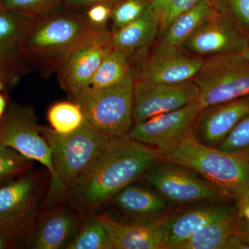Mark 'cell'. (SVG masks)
Listing matches in <instances>:
<instances>
[{
  "label": "cell",
  "mask_w": 249,
  "mask_h": 249,
  "mask_svg": "<svg viewBox=\"0 0 249 249\" xmlns=\"http://www.w3.org/2000/svg\"><path fill=\"white\" fill-rule=\"evenodd\" d=\"M123 220L140 224L160 222L173 211V205L153 187L131 183L111 200Z\"/></svg>",
  "instance_id": "9a60e30c"
},
{
  "label": "cell",
  "mask_w": 249,
  "mask_h": 249,
  "mask_svg": "<svg viewBox=\"0 0 249 249\" xmlns=\"http://www.w3.org/2000/svg\"><path fill=\"white\" fill-rule=\"evenodd\" d=\"M0 2H1V0H0Z\"/></svg>",
  "instance_id": "7bdbcfd3"
},
{
  "label": "cell",
  "mask_w": 249,
  "mask_h": 249,
  "mask_svg": "<svg viewBox=\"0 0 249 249\" xmlns=\"http://www.w3.org/2000/svg\"><path fill=\"white\" fill-rule=\"evenodd\" d=\"M33 160L0 142V186L32 168Z\"/></svg>",
  "instance_id": "4316f807"
},
{
  "label": "cell",
  "mask_w": 249,
  "mask_h": 249,
  "mask_svg": "<svg viewBox=\"0 0 249 249\" xmlns=\"http://www.w3.org/2000/svg\"><path fill=\"white\" fill-rule=\"evenodd\" d=\"M200 111L199 103L194 101L180 109L132 124L127 137L155 147L161 155L193 133Z\"/></svg>",
  "instance_id": "8fae6325"
},
{
  "label": "cell",
  "mask_w": 249,
  "mask_h": 249,
  "mask_svg": "<svg viewBox=\"0 0 249 249\" xmlns=\"http://www.w3.org/2000/svg\"><path fill=\"white\" fill-rule=\"evenodd\" d=\"M0 142L33 161L45 167L51 176L50 188L45 203L49 210L62 200L52 163V149L41 132L34 109L14 106L0 121Z\"/></svg>",
  "instance_id": "8992f818"
},
{
  "label": "cell",
  "mask_w": 249,
  "mask_h": 249,
  "mask_svg": "<svg viewBox=\"0 0 249 249\" xmlns=\"http://www.w3.org/2000/svg\"><path fill=\"white\" fill-rule=\"evenodd\" d=\"M32 19L0 8V57L18 56L21 40Z\"/></svg>",
  "instance_id": "cb8c5ba5"
},
{
  "label": "cell",
  "mask_w": 249,
  "mask_h": 249,
  "mask_svg": "<svg viewBox=\"0 0 249 249\" xmlns=\"http://www.w3.org/2000/svg\"><path fill=\"white\" fill-rule=\"evenodd\" d=\"M3 89V84L1 83V80H0V91Z\"/></svg>",
  "instance_id": "b9f144b4"
},
{
  "label": "cell",
  "mask_w": 249,
  "mask_h": 249,
  "mask_svg": "<svg viewBox=\"0 0 249 249\" xmlns=\"http://www.w3.org/2000/svg\"><path fill=\"white\" fill-rule=\"evenodd\" d=\"M80 225L79 216L66 207L54 208L37 224L31 247L36 249H58L65 247Z\"/></svg>",
  "instance_id": "d6986e66"
},
{
  "label": "cell",
  "mask_w": 249,
  "mask_h": 249,
  "mask_svg": "<svg viewBox=\"0 0 249 249\" xmlns=\"http://www.w3.org/2000/svg\"><path fill=\"white\" fill-rule=\"evenodd\" d=\"M114 48L111 32L106 27L95 29L65 55L57 69L62 88L72 99L89 87L103 60Z\"/></svg>",
  "instance_id": "9c48e42d"
},
{
  "label": "cell",
  "mask_w": 249,
  "mask_h": 249,
  "mask_svg": "<svg viewBox=\"0 0 249 249\" xmlns=\"http://www.w3.org/2000/svg\"><path fill=\"white\" fill-rule=\"evenodd\" d=\"M150 1H151L156 9L160 13V18H161L165 11H166L167 8H168L170 0H150Z\"/></svg>",
  "instance_id": "d590c367"
},
{
  "label": "cell",
  "mask_w": 249,
  "mask_h": 249,
  "mask_svg": "<svg viewBox=\"0 0 249 249\" xmlns=\"http://www.w3.org/2000/svg\"><path fill=\"white\" fill-rule=\"evenodd\" d=\"M218 11L249 36V0H212Z\"/></svg>",
  "instance_id": "f546056e"
},
{
  "label": "cell",
  "mask_w": 249,
  "mask_h": 249,
  "mask_svg": "<svg viewBox=\"0 0 249 249\" xmlns=\"http://www.w3.org/2000/svg\"><path fill=\"white\" fill-rule=\"evenodd\" d=\"M112 8L104 3L93 4L87 11V19L93 25L98 27H106L107 21L110 19Z\"/></svg>",
  "instance_id": "d6a6232c"
},
{
  "label": "cell",
  "mask_w": 249,
  "mask_h": 249,
  "mask_svg": "<svg viewBox=\"0 0 249 249\" xmlns=\"http://www.w3.org/2000/svg\"><path fill=\"white\" fill-rule=\"evenodd\" d=\"M151 4L150 0H124L116 5L111 15V32L138 19Z\"/></svg>",
  "instance_id": "f1b7e54d"
},
{
  "label": "cell",
  "mask_w": 249,
  "mask_h": 249,
  "mask_svg": "<svg viewBox=\"0 0 249 249\" xmlns=\"http://www.w3.org/2000/svg\"><path fill=\"white\" fill-rule=\"evenodd\" d=\"M133 69L119 83L99 89H86L73 98L85 119L110 137L127 136L133 124Z\"/></svg>",
  "instance_id": "5b68a950"
},
{
  "label": "cell",
  "mask_w": 249,
  "mask_h": 249,
  "mask_svg": "<svg viewBox=\"0 0 249 249\" xmlns=\"http://www.w3.org/2000/svg\"><path fill=\"white\" fill-rule=\"evenodd\" d=\"M223 249H249V240L237 231L228 239Z\"/></svg>",
  "instance_id": "836d02e7"
},
{
  "label": "cell",
  "mask_w": 249,
  "mask_h": 249,
  "mask_svg": "<svg viewBox=\"0 0 249 249\" xmlns=\"http://www.w3.org/2000/svg\"><path fill=\"white\" fill-rule=\"evenodd\" d=\"M237 231L249 240V220L240 219Z\"/></svg>",
  "instance_id": "8d00e7d4"
},
{
  "label": "cell",
  "mask_w": 249,
  "mask_h": 249,
  "mask_svg": "<svg viewBox=\"0 0 249 249\" xmlns=\"http://www.w3.org/2000/svg\"><path fill=\"white\" fill-rule=\"evenodd\" d=\"M160 160L194 170L215 187L227 200L238 202L249 191V160L204 145L193 133L169 151L161 154Z\"/></svg>",
  "instance_id": "3957f363"
},
{
  "label": "cell",
  "mask_w": 249,
  "mask_h": 249,
  "mask_svg": "<svg viewBox=\"0 0 249 249\" xmlns=\"http://www.w3.org/2000/svg\"><path fill=\"white\" fill-rule=\"evenodd\" d=\"M6 101L3 95L0 94V121L4 116V111L6 110Z\"/></svg>",
  "instance_id": "f35d334b"
},
{
  "label": "cell",
  "mask_w": 249,
  "mask_h": 249,
  "mask_svg": "<svg viewBox=\"0 0 249 249\" xmlns=\"http://www.w3.org/2000/svg\"><path fill=\"white\" fill-rule=\"evenodd\" d=\"M95 217L106 229L114 249H165L163 226L165 217L152 224L126 222L107 213Z\"/></svg>",
  "instance_id": "ac0fdd59"
},
{
  "label": "cell",
  "mask_w": 249,
  "mask_h": 249,
  "mask_svg": "<svg viewBox=\"0 0 249 249\" xmlns=\"http://www.w3.org/2000/svg\"><path fill=\"white\" fill-rule=\"evenodd\" d=\"M160 32V15L152 3L138 19L111 32V40L114 47L133 55L152 45Z\"/></svg>",
  "instance_id": "ffe728a7"
},
{
  "label": "cell",
  "mask_w": 249,
  "mask_h": 249,
  "mask_svg": "<svg viewBox=\"0 0 249 249\" xmlns=\"http://www.w3.org/2000/svg\"><path fill=\"white\" fill-rule=\"evenodd\" d=\"M240 217L237 203L225 213L206 224L178 249H223L228 239L237 232Z\"/></svg>",
  "instance_id": "44dd1931"
},
{
  "label": "cell",
  "mask_w": 249,
  "mask_h": 249,
  "mask_svg": "<svg viewBox=\"0 0 249 249\" xmlns=\"http://www.w3.org/2000/svg\"><path fill=\"white\" fill-rule=\"evenodd\" d=\"M237 203L240 219L249 220V191L240 201Z\"/></svg>",
  "instance_id": "e575fe53"
},
{
  "label": "cell",
  "mask_w": 249,
  "mask_h": 249,
  "mask_svg": "<svg viewBox=\"0 0 249 249\" xmlns=\"http://www.w3.org/2000/svg\"><path fill=\"white\" fill-rule=\"evenodd\" d=\"M247 42L248 36L226 15L217 11L201 23L178 48L185 53L204 58L242 53Z\"/></svg>",
  "instance_id": "4fadbf2b"
},
{
  "label": "cell",
  "mask_w": 249,
  "mask_h": 249,
  "mask_svg": "<svg viewBox=\"0 0 249 249\" xmlns=\"http://www.w3.org/2000/svg\"><path fill=\"white\" fill-rule=\"evenodd\" d=\"M160 160L155 147L129 138L111 137L86 172L70 188V203L77 210L93 211L126 186L142 178Z\"/></svg>",
  "instance_id": "6da1fadb"
},
{
  "label": "cell",
  "mask_w": 249,
  "mask_h": 249,
  "mask_svg": "<svg viewBox=\"0 0 249 249\" xmlns=\"http://www.w3.org/2000/svg\"><path fill=\"white\" fill-rule=\"evenodd\" d=\"M67 249H114L110 238L104 227L94 217L80 224Z\"/></svg>",
  "instance_id": "d4e9b609"
},
{
  "label": "cell",
  "mask_w": 249,
  "mask_h": 249,
  "mask_svg": "<svg viewBox=\"0 0 249 249\" xmlns=\"http://www.w3.org/2000/svg\"><path fill=\"white\" fill-rule=\"evenodd\" d=\"M249 114V95L201 110L193 134L198 142L216 147Z\"/></svg>",
  "instance_id": "2e32d148"
},
{
  "label": "cell",
  "mask_w": 249,
  "mask_h": 249,
  "mask_svg": "<svg viewBox=\"0 0 249 249\" xmlns=\"http://www.w3.org/2000/svg\"><path fill=\"white\" fill-rule=\"evenodd\" d=\"M6 247V240L3 235L0 233V249H4Z\"/></svg>",
  "instance_id": "60d3db41"
},
{
  "label": "cell",
  "mask_w": 249,
  "mask_h": 249,
  "mask_svg": "<svg viewBox=\"0 0 249 249\" xmlns=\"http://www.w3.org/2000/svg\"><path fill=\"white\" fill-rule=\"evenodd\" d=\"M241 54L244 58L249 60V36H248V42H247V47H246L245 50Z\"/></svg>",
  "instance_id": "ab89813d"
},
{
  "label": "cell",
  "mask_w": 249,
  "mask_h": 249,
  "mask_svg": "<svg viewBox=\"0 0 249 249\" xmlns=\"http://www.w3.org/2000/svg\"><path fill=\"white\" fill-rule=\"evenodd\" d=\"M235 204L222 201L173 210L163 222L165 249H178L196 232L216 218L227 213Z\"/></svg>",
  "instance_id": "e0dca14e"
},
{
  "label": "cell",
  "mask_w": 249,
  "mask_h": 249,
  "mask_svg": "<svg viewBox=\"0 0 249 249\" xmlns=\"http://www.w3.org/2000/svg\"><path fill=\"white\" fill-rule=\"evenodd\" d=\"M43 180L38 174L24 175L0 186V229L9 235L31 230L38 213Z\"/></svg>",
  "instance_id": "30bf717a"
},
{
  "label": "cell",
  "mask_w": 249,
  "mask_h": 249,
  "mask_svg": "<svg viewBox=\"0 0 249 249\" xmlns=\"http://www.w3.org/2000/svg\"><path fill=\"white\" fill-rule=\"evenodd\" d=\"M105 0H67V2L71 6H85V5H93L98 3H102Z\"/></svg>",
  "instance_id": "74e56055"
},
{
  "label": "cell",
  "mask_w": 249,
  "mask_h": 249,
  "mask_svg": "<svg viewBox=\"0 0 249 249\" xmlns=\"http://www.w3.org/2000/svg\"><path fill=\"white\" fill-rule=\"evenodd\" d=\"M193 81L199 89L201 110L248 96L249 60L241 53L208 57Z\"/></svg>",
  "instance_id": "52a82bcc"
},
{
  "label": "cell",
  "mask_w": 249,
  "mask_h": 249,
  "mask_svg": "<svg viewBox=\"0 0 249 249\" xmlns=\"http://www.w3.org/2000/svg\"><path fill=\"white\" fill-rule=\"evenodd\" d=\"M55 0H1L0 8L35 18L47 14Z\"/></svg>",
  "instance_id": "4dcf8cb0"
},
{
  "label": "cell",
  "mask_w": 249,
  "mask_h": 249,
  "mask_svg": "<svg viewBox=\"0 0 249 249\" xmlns=\"http://www.w3.org/2000/svg\"><path fill=\"white\" fill-rule=\"evenodd\" d=\"M204 60L201 57L185 53L176 46L160 40L137 78L155 83H183L193 80Z\"/></svg>",
  "instance_id": "5bb4252c"
},
{
  "label": "cell",
  "mask_w": 249,
  "mask_h": 249,
  "mask_svg": "<svg viewBox=\"0 0 249 249\" xmlns=\"http://www.w3.org/2000/svg\"><path fill=\"white\" fill-rule=\"evenodd\" d=\"M132 56L128 52L114 47L103 60L88 88L102 89L121 81L132 69Z\"/></svg>",
  "instance_id": "603a6c76"
},
{
  "label": "cell",
  "mask_w": 249,
  "mask_h": 249,
  "mask_svg": "<svg viewBox=\"0 0 249 249\" xmlns=\"http://www.w3.org/2000/svg\"><path fill=\"white\" fill-rule=\"evenodd\" d=\"M142 178L173 206L227 200L200 175L173 162L158 160L147 170Z\"/></svg>",
  "instance_id": "ba28073f"
},
{
  "label": "cell",
  "mask_w": 249,
  "mask_h": 249,
  "mask_svg": "<svg viewBox=\"0 0 249 249\" xmlns=\"http://www.w3.org/2000/svg\"><path fill=\"white\" fill-rule=\"evenodd\" d=\"M222 151L249 160V114L216 146Z\"/></svg>",
  "instance_id": "83f0119b"
},
{
  "label": "cell",
  "mask_w": 249,
  "mask_h": 249,
  "mask_svg": "<svg viewBox=\"0 0 249 249\" xmlns=\"http://www.w3.org/2000/svg\"><path fill=\"white\" fill-rule=\"evenodd\" d=\"M198 97L199 89L193 80L165 84L137 78L133 90L134 124L185 107L197 101Z\"/></svg>",
  "instance_id": "7c38bea8"
},
{
  "label": "cell",
  "mask_w": 249,
  "mask_h": 249,
  "mask_svg": "<svg viewBox=\"0 0 249 249\" xmlns=\"http://www.w3.org/2000/svg\"><path fill=\"white\" fill-rule=\"evenodd\" d=\"M217 12L212 0H202L174 18L160 40L178 47L201 23Z\"/></svg>",
  "instance_id": "7402d4cb"
},
{
  "label": "cell",
  "mask_w": 249,
  "mask_h": 249,
  "mask_svg": "<svg viewBox=\"0 0 249 249\" xmlns=\"http://www.w3.org/2000/svg\"><path fill=\"white\" fill-rule=\"evenodd\" d=\"M202 0H170L166 11L160 18V32L163 33L174 18Z\"/></svg>",
  "instance_id": "1f68e13d"
},
{
  "label": "cell",
  "mask_w": 249,
  "mask_h": 249,
  "mask_svg": "<svg viewBox=\"0 0 249 249\" xmlns=\"http://www.w3.org/2000/svg\"><path fill=\"white\" fill-rule=\"evenodd\" d=\"M52 149V163L61 199L89 169L111 137L99 132L85 119L73 132L58 133L40 127Z\"/></svg>",
  "instance_id": "277c9868"
},
{
  "label": "cell",
  "mask_w": 249,
  "mask_h": 249,
  "mask_svg": "<svg viewBox=\"0 0 249 249\" xmlns=\"http://www.w3.org/2000/svg\"><path fill=\"white\" fill-rule=\"evenodd\" d=\"M47 117L52 129L61 134L73 132L85 120L81 108L74 101L55 103L49 108Z\"/></svg>",
  "instance_id": "484cf974"
},
{
  "label": "cell",
  "mask_w": 249,
  "mask_h": 249,
  "mask_svg": "<svg viewBox=\"0 0 249 249\" xmlns=\"http://www.w3.org/2000/svg\"><path fill=\"white\" fill-rule=\"evenodd\" d=\"M98 27L86 16L47 14L33 18L24 32L18 56L45 73L56 71L65 55Z\"/></svg>",
  "instance_id": "7a4b0ae2"
}]
</instances>
